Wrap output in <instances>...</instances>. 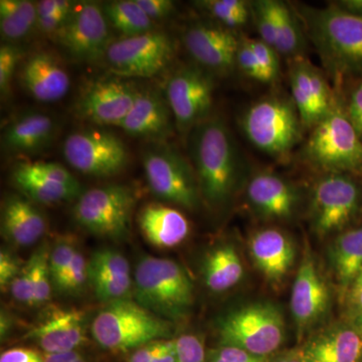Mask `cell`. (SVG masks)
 Here are the masks:
<instances>
[{
    "mask_svg": "<svg viewBox=\"0 0 362 362\" xmlns=\"http://www.w3.org/2000/svg\"><path fill=\"white\" fill-rule=\"evenodd\" d=\"M297 13L306 37L315 47L326 71L337 85L362 76V16L339 6H300Z\"/></svg>",
    "mask_w": 362,
    "mask_h": 362,
    "instance_id": "cell-1",
    "label": "cell"
},
{
    "mask_svg": "<svg viewBox=\"0 0 362 362\" xmlns=\"http://www.w3.org/2000/svg\"><path fill=\"white\" fill-rule=\"evenodd\" d=\"M187 137L202 197L211 206H223L235 192L242 169L232 132L223 119L211 116Z\"/></svg>",
    "mask_w": 362,
    "mask_h": 362,
    "instance_id": "cell-2",
    "label": "cell"
},
{
    "mask_svg": "<svg viewBox=\"0 0 362 362\" xmlns=\"http://www.w3.org/2000/svg\"><path fill=\"white\" fill-rule=\"evenodd\" d=\"M90 332L100 346L113 352L135 350L173 335L170 321L130 299L110 302L95 316Z\"/></svg>",
    "mask_w": 362,
    "mask_h": 362,
    "instance_id": "cell-3",
    "label": "cell"
},
{
    "mask_svg": "<svg viewBox=\"0 0 362 362\" xmlns=\"http://www.w3.org/2000/svg\"><path fill=\"white\" fill-rule=\"evenodd\" d=\"M240 128L250 142L267 156L287 160L302 139L303 124L291 99L269 95L247 107Z\"/></svg>",
    "mask_w": 362,
    "mask_h": 362,
    "instance_id": "cell-4",
    "label": "cell"
},
{
    "mask_svg": "<svg viewBox=\"0 0 362 362\" xmlns=\"http://www.w3.org/2000/svg\"><path fill=\"white\" fill-rule=\"evenodd\" d=\"M136 302L165 320H180L194 304V285L187 272L169 259L144 257L138 262Z\"/></svg>",
    "mask_w": 362,
    "mask_h": 362,
    "instance_id": "cell-5",
    "label": "cell"
},
{
    "mask_svg": "<svg viewBox=\"0 0 362 362\" xmlns=\"http://www.w3.org/2000/svg\"><path fill=\"white\" fill-rule=\"evenodd\" d=\"M301 158L325 173H362V139L340 104L312 128Z\"/></svg>",
    "mask_w": 362,
    "mask_h": 362,
    "instance_id": "cell-6",
    "label": "cell"
},
{
    "mask_svg": "<svg viewBox=\"0 0 362 362\" xmlns=\"http://www.w3.org/2000/svg\"><path fill=\"white\" fill-rule=\"evenodd\" d=\"M142 163L154 195L187 209L199 206L202 194L194 166L177 149L165 142L150 143Z\"/></svg>",
    "mask_w": 362,
    "mask_h": 362,
    "instance_id": "cell-7",
    "label": "cell"
},
{
    "mask_svg": "<svg viewBox=\"0 0 362 362\" xmlns=\"http://www.w3.org/2000/svg\"><path fill=\"white\" fill-rule=\"evenodd\" d=\"M137 201L132 188L123 185L93 187L78 197L73 216L84 230L109 240H123L129 233Z\"/></svg>",
    "mask_w": 362,
    "mask_h": 362,
    "instance_id": "cell-8",
    "label": "cell"
},
{
    "mask_svg": "<svg viewBox=\"0 0 362 362\" xmlns=\"http://www.w3.org/2000/svg\"><path fill=\"white\" fill-rule=\"evenodd\" d=\"M284 320L277 307L255 303L230 312L218 324L221 344L267 357L284 340Z\"/></svg>",
    "mask_w": 362,
    "mask_h": 362,
    "instance_id": "cell-9",
    "label": "cell"
},
{
    "mask_svg": "<svg viewBox=\"0 0 362 362\" xmlns=\"http://www.w3.org/2000/svg\"><path fill=\"white\" fill-rule=\"evenodd\" d=\"M175 45L159 30L113 40L104 59L116 77L152 78L162 73L173 62Z\"/></svg>",
    "mask_w": 362,
    "mask_h": 362,
    "instance_id": "cell-10",
    "label": "cell"
},
{
    "mask_svg": "<svg viewBox=\"0 0 362 362\" xmlns=\"http://www.w3.org/2000/svg\"><path fill=\"white\" fill-rule=\"evenodd\" d=\"M63 153L71 168L94 177L118 175L129 162V152L122 139L99 128L71 133L64 142Z\"/></svg>",
    "mask_w": 362,
    "mask_h": 362,
    "instance_id": "cell-11",
    "label": "cell"
},
{
    "mask_svg": "<svg viewBox=\"0 0 362 362\" xmlns=\"http://www.w3.org/2000/svg\"><path fill=\"white\" fill-rule=\"evenodd\" d=\"M214 90L213 74L197 64L181 66L171 74L165 97L180 135H189L211 117Z\"/></svg>",
    "mask_w": 362,
    "mask_h": 362,
    "instance_id": "cell-12",
    "label": "cell"
},
{
    "mask_svg": "<svg viewBox=\"0 0 362 362\" xmlns=\"http://www.w3.org/2000/svg\"><path fill=\"white\" fill-rule=\"evenodd\" d=\"M361 202V187L352 176L325 173L312 192V226L321 235L341 230L358 213Z\"/></svg>",
    "mask_w": 362,
    "mask_h": 362,
    "instance_id": "cell-13",
    "label": "cell"
},
{
    "mask_svg": "<svg viewBox=\"0 0 362 362\" xmlns=\"http://www.w3.org/2000/svg\"><path fill=\"white\" fill-rule=\"evenodd\" d=\"M103 7L96 2H80L61 30L56 42L74 61L94 63L103 59L112 44L110 28Z\"/></svg>",
    "mask_w": 362,
    "mask_h": 362,
    "instance_id": "cell-14",
    "label": "cell"
},
{
    "mask_svg": "<svg viewBox=\"0 0 362 362\" xmlns=\"http://www.w3.org/2000/svg\"><path fill=\"white\" fill-rule=\"evenodd\" d=\"M139 89L125 78H97L85 86L81 92L75 111L78 118L94 125L118 126L132 109Z\"/></svg>",
    "mask_w": 362,
    "mask_h": 362,
    "instance_id": "cell-15",
    "label": "cell"
},
{
    "mask_svg": "<svg viewBox=\"0 0 362 362\" xmlns=\"http://www.w3.org/2000/svg\"><path fill=\"white\" fill-rule=\"evenodd\" d=\"M289 84L303 127L312 129L339 105L325 75L306 57L289 59Z\"/></svg>",
    "mask_w": 362,
    "mask_h": 362,
    "instance_id": "cell-16",
    "label": "cell"
},
{
    "mask_svg": "<svg viewBox=\"0 0 362 362\" xmlns=\"http://www.w3.org/2000/svg\"><path fill=\"white\" fill-rule=\"evenodd\" d=\"M240 37L216 23H195L183 33L185 49L197 66L211 74L226 75L235 68Z\"/></svg>",
    "mask_w": 362,
    "mask_h": 362,
    "instance_id": "cell-17",
    "label": "cell"
},
{
    "mask_svg": "<svg viewBox=\"0 0 362 362\" xmlns=\"http://www.w3.org/2000/svg\"><path fill=\"white\" fill-rule=\"evenodd\" d=\"M175 123L165 94L156 88L139 89L134 105L120 125L131 137L151 143L165 142L173 134Z\"/></svg>",
    "mask_w": 362,
    "mask_h": 362,
    "instance_id": "cell-18",
    "label": "cell"
},
{
    "mask_svg": "<svg viewBox=\"0 0 362 362\" xmlns=\"http://www.w3.org/2000/svg\"><path fill=\"white\" fill-rule=\"evenodd\" d=\"M252 209L269 220H287L296 211L297 188L278 173L259 170L250 178L246 188Z\"/></svg>",
    "mask_w": 362,
    "mask_h": 362,
    "instance_id": "cell-19",
    "label": "cell"
},
{
    "mask_svg": "<svg viewBox=\"0 0 362 362\" xmlns=\"http://www.w3.org/2000/svg\"><path fill=\"white\" fill-rule=\"evenodd\" d=\"M21 84L30 97L40 103H54L68 94L70 76L58 57L49 52H37L23 62Z\"/></svg>",
    "mask_w": 362,
    "mask_h": 362,
    "instance_id": "cell-20",
    "label": "cell"
},
{
    "mask_svg": "<svg viewBox=\"0 0 362 362\" xmlns=\"http://www.w3.org/2000/svg\"><path fill=\"white\" fill-rule=\"evenodd\" d=\"M88 277L101 301L130 299L134 289L129 262L114 250H99L88 261Z\"/></svg>",
    "mask_w": 362,
    "mask_h": 362,
    "instance_id": "cell-21",
    "label": "cell"
},
{
    "mask_svg": "<svg viewBox=\"0 0 362 362\" xmlns=\"http://www.w3.org/2000/svg\"><path fill=\"white\" fill-rule=\"evenodd\" d=\"M329 302L327 286L311 257L302 261L293 285L291 312L298 328L304 331L323 315Z\"/></svg>",
    "mask_w": 362,
    "mask_h": 362,
    "instance_id": "cell-22",
    "label": "cell"
},
{
    "mask_svg": "<svg viewBox=\"0 0 362 362\" xmlns=\"http://www.w3.org/2000/svg\"><path fill=\"white\" fill-rule=\"evenodd\" d=\"M85 320V312L78 309L57 311L26 337L37 343L45 354L77 351L86 341Z\"/></svg>",
    "mask_w": 362,
    "mask_h": 362,
    "instance_id": "cell-23",
    "label": "cell"
},
{
    "mask_svg": "<svg viewBox=\"0 0 362 362\" xmlns=\"http://www.w3.org/2000/svg\"><path fill=\"white\" fill-rule=\"evenodd\" d=\"M57 134L54 118L40 112H28L11 121L2 131L1 146L11 156L39 153L52 144Z\"/></svg>",
    "mask_w": 362,
    "mask_h": 362,
    "instance_id": "cell-24",
    "label": "cell"
},
{
    "mask_svg": "<svg viewBox=\"0 0 362 362\" xmlns=\"http://www.w3.org/2000/svg\"><path fill=\"white\" fill-rule=\"evenodd\" d=\"M47 221L30 199L21 195H9L2 204L1 233L14 246L35 244L47 232Z\"/></svg>",
    "mask_w": 362,
    "mask_h": 362,
    "instance_id": "cell-25",
    "label": "cell"
},
{
    "mask_svg": "<svg viewBox=\"0 0 362 362\" xmlns=\"http://www.w3.org/2000/svg\"><path fill=\"white\" fill-rule=\"evenodd\" d=\"M250 251L257 268L273 282L284 278L294 262L291 240L277 228H266L252 235Z\"/></svg>",
    "mask_w": 362,
    "mask_h": 362,
    "instance_id": "cell-26",
    "label": "cell"
},
{
    "mask_svg": "<svg viewBox=\"0 0 362 362\" xmlns=\"http://www.w3.org/2000/svg\"><path fill=\"white\" fill-rule=\"evenodd\" d=\"M138 225L150 244L170 249L181 244L190 232L189 223L182 213L160 204H149L138 216Z\"/></svg>",
    "mask_w": 362,
    "mask_h": 362,
    "instance_id": "cell-27",
    "label": "cell"
},
{
    "mask_svg": "<svg viewBox=\"0 0 362 362\" xmlns=\"http://www.w3.org/2000/svg\"><path fill=\"white\" fill-rule=\"evenodd\" d=\"M302 352L307 362H361L362 334L358 330L340 328L321 335Z\"/></svg>",
    "mask_w": 362,
    "mask_h": 362,
    "instance_id": "cell-28",
    "label": "cell"
},
{
    "mask_svg": "<svg viewBox=\"0 0 362 362\" xmlns=\"http://www.w3.org/2000/svg\"><path fill=\"white\" fill-rule=\"evenodd\" d=\"M272 16L275 23L279 54L289 59L305 57L306 33L297 11L281 0H269Z\"/></svg>",
    "mask_w": 362,
    "mask_h": 362,
    "instance_id": "cell-29",
    "label": "cell"
},
{
    "mask_svg": "<svg viewBox=\"0 0 362 362\" xmlns=\"http://www.w3.org/2000/svg\"><path fill=\"white\" fill-rule=\"evenodd\" d=\"M13 181L28 199L42 204L70 202L83 194L81 185H66L49 178L30 175L18 166H14Z\"/></svg>",
    "mask_w": 362,
    "mask_h": 362,
    "instance_id": "cell-30",
    "label": "cell"
},
{
    "mask_svg": "<svg viewBox=\"0 0 362 362\" xmlns=\"http://www.w3.org/2000/svg\"><path fill=\"white\" fill-rule=\"evenodd\" d=\"M202 273L207 288L213 292L221 293L240 282L244 269L235 247L232 245H223L209 252Z\"/></svg>",
    "mask_w": 362,
    "mask_h": 362,
    "instance_id": "cell-31",
    "label": "cell"
},
{
    "mask_svg": "<svg viewBox=\"0 0 362 362\" xmlns=\"http://www.w3.org/2000/svg\"><path fill=\"white\" fill-rule=\"evenodd\" d=\"M37 4L28 0L0 1V33L6 44L25 39L37 28Z\"/></svg>",
    "mask_w": 362,
    "mask_h": 362,
    "instance_id": "cell-32",
    "label": "cell"
},
{
    "mask_svg": "<svg viewBox=\"0 0 362 362\" xmlns=\"http://www.w3.org/2000/svg\"><path fill=\"white\" fill-rule=\"evenodd\" d=\"M331 262L338 281L352 285L362 272V228L338 235L331 247Z\"/></svg>",
    "mask_w": 362,
    "mask_h": 362,
    "instance_id": "cell-33",
    "label": "cell"
},
{
    "mask_svg": "<svg viewBox=\"0 0 362 362\" xmlns=\"http://www.w3.org/2000/svg\"><path fill=\"white\" fill-rule=\"evenodd\" d=\"M109 25L124 37L152 32L153 21L138 6L136 0H115L102 6Z\"/></svg>",
    "mask_w": 362,
    "mask_h": 362,
    "instance_id": "cell-34",
    "label": "cell"
},
{
    "mask_svg": "<svg viewBox=\"0 0 362 362\" xmlns=\"http://www.w3.org/2000/svg\"><path fill=\"white\" fill-rule=\"evenodd\" d=\"M195 6L228 30L243 28L252 18V1L247 0H201Z\"/></svg>",
    "mask_w": 362,
    "mask_h": 362,
    "instance_id": "cell-35",
    "label": "cell"
},
{
    "mask_svg": "<svg viewBox=\"0 0 362 362\" xmlns=\"http://www.w3.org/2000/svg\"><path fill=\"white\" fill-rule=\"evenodd\" d=\"M49 258V245L44 243L28 259L32 265L33 306L47 303L51 298L52 280Z\"/></svg>",
    "mask_w": 362,
    "mask_h": 362,
    "instance_id": "cell-36",
    "label": "cell"
},
{
    "mask_svg": "<svg viewBox=\"0 0 362 362\" xmlns=\"http://www.w3.org/2000/svg\"><path fill=\"white\" fill-rule=\"evenodd\" d=\"M77 250V242L75 238L66 235V237L59 238L52 252H49V271L56 288L61 284Z\"/></svg>",
    "mask_w": 362,
    "mask_h": 362,
    "instance_id": "cell-37",
    "label": "cell"
},
{
    "mask_svg": "<svg viewBox=\"0 0 362 362\" xmlns=\"http://www.w3.org/2000/svg\"><path fill=\"white\" fill-rule=\"evenodd\" d=\"M249 42L263 71L264 84L275 83L280 77V54L274 47L267 45L263 40L249 39Z\"/></svg>",
    "mask_w": 362,
    "mask_h": 362,
    "instance_id": "cell-38",
    "label": "cell"
},
{
    "mask_svg": "<svg viewBox=\"0 0 362 362\" xmlns=\"http://www.w3.org/2000/svg\"><path fill=\"white\" fill-rule=\"evenodd\" d=\"M16 166L30 175L49 178L66 185H80L68 169L57 162L21 161Z\"/></svg>",
    "mask_w": 362,
    "mask_h": 362,
    "instance_id": "cell-39",
    "label": "cell"
},
{
    "mask_svg": "<svg viewBox=\"0 0 362 362\" xmlns=\"http://www.w3.org/2000/svg\"><path fill=\"white\" fill-rule=\"evenodd\" d=\"M89 281L88 277V261L86 259L83 252L77 250L75 256L71 259L70 267L64 276L61 284L57 289L59 292L66 294H77L82 291L86 282Z\"/></svg>",
    "mask_w": 362,
    "mask_h": 362,
    "instance_id": "cell-40",
    "label": "cell"
},
{
    "mask_svg": "<svg viewBox=\"0 0 362 362\" xmlns=\"http://www.w3.org/2000/svg\"><path fill=\"white\" fill-rule=\"evenodd\" d=\"M21 58V49L13 44L1 45L0 47V92L6 97Z\"/></svg>",
    "mask_w": 362,
    "mask_h": 362,
    "instance_id": "cell-41",
    "label": "cell"
},
{
    "mask_svg": "<svg viewBox=\"0 0 362 362\" xmlns=\"http://www.w3.org/2000/svg\"><path fill=\"white\" fill-rule=\"evenodd\" d=\"M235 68L245 77L264 84L263 71L259 66L258 58L250 45L249 37H240L237 59H235Z\"/></svg>",
    "mask_w": 362,
    "mask_h": 362,
    "instance_id": "cell-42",
    "label": "cell"
},
{
    "mask_svg": "<svg viewBox=\"0 0 362 362\" xmlns=\"http://www.w3.org/2000/svg\"><path fill=\"white\" fill-rule=\"evenodd\" d=\"M338 99L343 113L362 139V80L350 87L344 98Z\"/></svg>",
    "mask_w": 362,
    "mask_h": 362,
    "instance_id": "cell-43",
    "label": "cell"
},
{
    "mask_svg": "<svg viewBox=\"0 0 362 362\" xmlns=\"http://www.w3.org/2000/svg\"><path fill=\"white\" fill-rule=\"evenodd\" d=\"M175 362H206V349L201 338L185 334L175 339Z\"/></svg>",
    "mask_w": 362,
    "mask_h": 362,
    "instance_id": "cell-44",
    "label": "cell"
},
{
    "mask_svg": "<svg viewBox=\"0 0 362 362\" xmlns=\"http://www.w3.org/2000/svg\"><path fill=\"white\" fill-rule=\"evenodd\" d=\"M11 296L21 304L33 306L32 265L26 262L23 269L9 286Z\"/></svg>",
    "mask_w": 362,
    "mask_h": 362,
    "instance_id": "cell-45",
    "label": "cell"
},
{
    "mask_svg": "<svg viewBox=\"0 0 362 362\" xmlns=\"http://www.w3.org/2000/svg\"><path fill=\"white\" fill-rule=\"evenodd\" d=\"M175 339L156 340L133 350L128 362H154L166 352L175 349Z\"/></svg>",
    "mask_w": 362,
    "mask_h": 362,
    "instance_id": "cell-46",
    "label": "cell"
},
{
    "mask_svg": "<svg viewBox=\"0 0 362 362\" xmlns=\"http://www.w3.org/2000/svg\"><path fill=\"white\" fill-rule=\"evenodd\" d=\"M206 362H268L267 357L255 356L246 350L235 346L221 345L211 350L206 357Z\"/></svg>",
    "mask_w": 362,
    "mask_h": 362,
    "instance_id": "cell-47",
    "label": "cell"
},
{
    "mask_svg": "<svg viewBox=\"0 0 362 362\" xmlns=\"http://www.w3.org/2000/svg\"><path fill=\"white\" fill-rule=\"evenodd\" d=\"M23 267L21 259L11 252L7 250L0 252V287L2 290L9 288Z\"/></svg>",
    "mask_w": 362,
    "mask_h": 362,
    "instance_id": "cell-48",
    "label": "cell"
},
{
    "mask_svg": "<svg viewBox=\"0 0 362 362\" xmlns=\"http://www.w3.org/2000/svg\"><path fill=\"white\" fill-rule=\"evenodd\" d=\"M136 2L152 21L168 18L175 11V2L170 0H136Z\"/></svg>",
    "mask_w": 362,
    "mask_h": 362,
    "instance_id": "cell-49",
    "label": "cell"
},
{
    "mask_svg": "<svg viewBox=\"0 0 362 362\" xmlns=\"http://www.w3.org/2000/svg\"><path fill=\"white\" fill-rule=\"evenodd\" d=\"M44 359L37 350L25 347L6 350L0 356V362H44Z\"/></svg>",
    "mask_w": 362,
    "mask_h": 362,
    "instance_id": "cell-50",
    "label": "cell"
},
{
    "mask_svg": "<svg viewBox=\"0 0 362 362\" xmlns=\"http://www.w3.org/2000/svg\"><path fill=\"white\" fill-rule=\"evenodd\" d=\"M351 286L352 303L362 312V272Z\"/></svg>",
    "mask_w": 362,
    "mask_h": 362,
    "instance_id": "cell-51",
    "label": "cell"
},
{
    "mask_svg": "<svg viewBox=\"0 0 362 362\" xmlns=\"http://www.w3.org/2000/svg\"><path fill=\"white\" fill-rule=\"evenodd\" d=\"M337 4L349 13L362 16V0H341L337 2Z\"/></svg>",
    "mask_w": 362,
    "mask_h": 362,
    "instance_id": "cell-52",
    "label": "cell"
},
{
    "mask_svg": "<svg viewBox=\"0 0 362 362\" xmlns=\"http://www.w3.org/2000/svg\"><path fill=\"white\" fill-rule=\"evenodd\" d=\"M78 356V352L73 351L68 354H45L44 362H71Z\"/></svg>",
    "mask_w": 362,
    "mask_h": 362,
    "instance_id": "cell-53",
    "label": "cell"
},
{
    "mask_svg": "<svg viewBox=\"0 0 362 362\" xmlns=\"http://www.w3.org/2000/svg\"><path fill=\"white\" fill-rule=\"evenodd\" d=\"M11 327H13L11 317L8 316L6 312L1 311V317H0V335H1V339L7 337Z\"/></svg>",
    "mask_w": 362,
    "mask_h": 362,
    "instance_id": "cell-54",
    "label": "cell"
},
{
    "mask_svg": "<svg viewBox=\"0 0 362 362\" xmlns=\"http://www.w3.org/2000/svg\"><path fill=\"white\" fill-rule=\"evenodd\" d=\"M275 362H307L305 359L303 352H293L280 357Z\"/></svg>",
    "mask_w": 362,
    "mask_h": 362,
    "instance_id": "cell-55",
    "label": "cell"
},
{
    "mask_svg": "<svg viewBox=\"0 0 362 362\" xmlns=\"http://www.w3.org/2000/svg\"><path fill=\"white\" fill-rule=\"evenodd\" d=\"M176 343V342H175ZM176 361V345L175 349L166 352L163 356L158 357L154 362H175Z\"/></svg>",
    "mask_w": 362,
    "mask_h": 362,
    "instance_id": "cell-56",
    "label": "cell"
},
{
    "mask_svg": "<svg viewBox=\"0 0 362 362\" xmlns=\"http://www.w3.org/2000/svg\"><path fill=\"white\" fill-rule=\"evenodd\" d=\"M357 326H358L359 332L362 334V312L361 315L358 316V318H357Z\"/></svg>",
    "mask_w": 362,
    "mask_h": 362,
    "instance_id": "cell-57",
    "label": "cell"
},
{
    "mask_svg": "<svg viewBox=\"0 0 362 362\" xmlns=\"http://www.w3.org/2000/svg\"><path fill=\"white\" fill-rule=\"evenodd\" d=\"M71 362H87V361H86V359L84 358V357H83L82 356H81L80 354H78V356L77 357H76V358L74 359V361Z\"/></svg>",
    "mask_w": 362,
    "mask_h": 362,
    "instance_id": "cell-58",
    "label": "cell"
}]
</instances>
